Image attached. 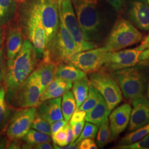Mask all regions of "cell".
Wrapping results in <instances>:
<instances>
[{"label": "cell", "instance_id": "7", "mask_svg": "<svg viewBox=\"0 0 149 149\" xmlns=\"http://www.w3.org/2000/svg\"><path fill=\"white\" fill-rule=\"evenodd\" d=\"M60 19L76 44L78 53L97 48L96 43L87 41L80 28L71 0H59Z\"/></svg>", "mask_w": 149, "mask_h": 149}, {"label": "cell", "instance_id": "13", "mask_svg": "<svg viewBox=\"0 0 149 149\" xmlns=\"http://www.w3.org/2000/svg\"><path fill=\"white\" fill-rule=\"evenodd\" d=\"M142 51L136 48L111 52L106 63L101 69L111 73L138 65L139 56Z\"/></svg>", "mask_w": 149, "mask_h": 149}, {"label": "cell", "instance_id": "14", "mask_svg": "<svg viewBox=\"0 0 149 149\" xmlns=\"http://www.w3.org/2000/svg\"><path fill=\"white\" fill-rule=\"evenodd\" d=\"M128 17L139 29L149 31V6L147 0H132L128 6Z\"/></svg>", "mask_w": 149, "mask_h": 149}, {"label": "cell", "instance_id": "5", "mask_svg": "<svg viewBox=\"0 0 149 149\" xmlns=\"http://www.w3.org/2000/svg\"><path fill=\"white\" fill-rule=\"evenodd\" d=\"M28 9L23 22L22 32L32 43L40 61L45 49L46 35L41 18L39 0L33 2Z\"/></svg>", "mask_w": 149, "mask_h": 149}, {"label": "cell", "instance_id": "49", "mask_svg": "<svg viewBox=\"0 0 149 149\" xmlns=\"http://www.w3.org/2000/svg\"><path fill=\"white\" fill-rule=\"evenodd\" d=\"M2 42H3V31H2L1 26H0V48L2 47Z\"/></svg>", "mask_w": 149, "mask_h": 149}, {"label": "cell", "instance_id": "43", "mask_svg": "<svg viewBox=\"0 0 149 149\" xmlns=\"http://www.w3.org/2000/svg\"><path fill=\"white\" fill-rule=\"evenodd\" d=\"M23 140H10L7 149H21L22 144Z\"/></svg>", "mask_w": 149, "mask_h": 149}, {"label": "cell", "instance_id": "26", "mask_svg": "<svg viewBox=\"0 0 149 149\" xmlns=\"http://www.w3.org/2000/svg\"><path fill=\"white\" fill-rule=\"evenodd\" d=\"M149 133V123L132 131L124 136L118 143L117 146L134 144L144 138Z\"/></svg>", "mask_w": 149, "mask_h": 149}, {"label": "cell", "instance_id": "12", "mask_svg": "<svg viewBox=\"0 0 149 149\" xmlns=\"http://www.w3.org/2000/svg\"><path fill=\"white\" fill-rule=\"evenodd\" d=\"M41 18L46 35V45L56 35L59 29V0H39Z\"/></svg>", "mask_w": 149, "mask_h": 149}, {"label": "cell", "instance_id": "29", "mask_svg": "<svg viewBox=\"0 0 149 149\" xmlns=\"http://www.w3.org/2000/svg\"><path fill=\"white\" fill-rule=\"evenodd\" d=\"M72 84L73 83L72 82L64 80L60 85L53 90L48 92H44L40 97V102H42L49 99L61 97L66 92L71 89L72 87Z\"/></svg>", "mask_w": 149, "mask_h": 149}, {"label": "cell", "instance_id": "36", "mask_svg": "<svg viewBox=\"0 0 149 149\" xmlns=\"http://www.w3.org/2000/svg\"><path fill=\"white\" fill-rule=\"evenodd\" d=\"M70 123L71 125L72 130L73 133V138L71 141V143H73L79 137L80 134L84 129L85 122V120H83L79 122Z\"/></svg>", "mask_w": 149, "mask_h": 149}, {"label": "cell", "instance_id": "48", "mask_svg": "<svg viewBox=\"0 0 149 149\" xmlns=\"http://www.w3.org/2000/svg\"><path fill=\"white\" fill-rule=\"evenodd\" d=\"M21 149H33V146L31 144H28L23 140V142L22 144Z\"/></svg>", "mask_w": 149, "mask_h": 149}, {"label": "cell", "instance_id": "17", "mask_svg": "<svg viewBox=\"0 0 149 149\" xmlns=\"http://www.w3.org/2000/svg\"><path fill=\"white\" fill-rule=\"evenodd\" d=\"M62 97L42 102L37 107V115L47 120L51 124L57 120H63L61 111Z\"/></svg>", "mask_w": 149, "mask_h": 149}, {"label": "cell", "instance_id": "19", "mask_svg": "<svg viewBox=\"0 0 149 149\" xmlns=\"http://www.w3.org/2000/svg\"><path fill=\"white\" fill-rule=\"evenodd\" d=\"M109 114L110 112L106 102L103 97L101 96L96 106L90 111L87 112L85 120L99 127L102 124L108 120Z\"/></svg>", "mask_w": 149, "mask_h": 149}, {"label": "cell", "instance_id": "37", "mask_svg": "<svg viewBox=\"0 0 149 149\" xmlns=\"http://www.w3.org/2000/svg\"><path fill=\"white\" fill-rule=\"evenodd\" d=\"M79 149H97L98 146L93 140L91 138H86L82 140L77 144Z\"/></svg>", "mask_w": 149, "mask_h": 149}, {"label": "cell", "instance_id": "39", "mask_svg": "<svg viewBox=\"0 0 149 149\" xmlns=\"http://www.w3.org/2000/svg\"><path fill=\"white\" fill-rule=\"evenodd\" d=\"M86 112L79 109H75L72 117L70 120V123H77L85 120Z\"/></svg>", "mask_w": 149, "mask_h": 149}, {"label": "cell", "instance_id": "20", "mask_svg": "<svg viewBox=\"0 0 149 149\" xmlns=\"http://www.w3.org/2000/svg\"><path fill=\"white\" fill-rule=\"evenodd\" d=\"M86 76V72L72 64L63 63L55 66L54 78H59L73 83L84 79Z\"/></svg>", "mask_w": 149, "mask_h": 149}, {"label": "cell", "instance_id": "21", "mask_svg": "<svg viewBox=\"0 0 149 149\" xmlns=\"http://www.w3.org/2000/svg\"><path fill=\"white\" fill-rule=\"evenodd\" d=\"M55 65L41 60L35 69L39 76L42 88V95L54 78Z\"/></svg>", "mask_w": 149, "mask_h": 149}, {"label": "cell", "instance_id": "30", "mask_svg": "<svg viewBox=\"0 0 149 149\" xmlns=\"http://www.w3.org/2000/svg\"><path fill=\"white\" fill-rule=\"evenodd\" d=\"M101 96L99 92L91 85L87 98L78 109L86 113L90 111L96 106Z\"/></svg>", "mask_w": 149, "mask_h": 149}, {"label": "cell", "instance_id": "35", "mask_svg": "<svg viewBox=\"0 0 149 149\" xmlns=\"http://www.w3.org/2000/svg\"><path fill=\"white\" fill-rule=\"evenodd\" d=\"M7 70L6 57L3 47L0 48V87L3 83V79Z\"/></svg>", "mask_w": 149, "mask_h": 149}, {"label": "cell", "instance_id": "6", "mask_svg": "<svg viewBox=\"0 0 149 149\" xmlns=\"http://www.w3.org/2000/svg\"><path fill=\"white\" fill-rule=\"evenodd\" d=\"M144 38L133 24L120 17L115 22L103 47L109 52H116L140 43Z\"/></svg>", "mask_w": 149, "mask_h": 149}, {"label": "cell", "instance_id": "51", "mask_svg": "<svg viewBox=\"0 0 149 149\" xmlns=\"http://www.w3.org/2000/svg\"><path fill=\"white\" fill-rule=\"evenodd\" d=\"M147 2H148V5L149 6V0H147Z\"/></svg>", "mask_w": 149, "mask_h": 149}, {"label": "cell", "instance_id": "25", "mask_svg": "<svg viewBox=\"0 0 149 149\" xmlns=\"http://www.w3.org/2000/svg\"><path fill=\"white\" fill-rule=\"evenodd\" d=\"M76 107L74 96L71 91L66 92L62 96L61 111L64 119L69 122Z\"/></svg>", "mask_w": 149, "mask_h": 149}, {"label": "cell", "instance_id": "11", "mask_svg": "<svg viewBox=\"0 0 149 149\" xmlns=\"http://www.w3.org/2000/svg\"><path fill=\"white\" fill-rule=\"evenodd\" d=\"M37 115L34 107L16 108L6 128V135L10 140H21L31 128Z\"/></svg>", "mask_w": 149, "mask_h": 149}, {"label": "cell", "instance_id": "46", "mask_svg": "<svg viewBox=\"0 0 149 149\" xmlns=\"http://www.w3.org/2000/svg\"><path fill=\"white\" fill-rule=\"evenodd\" d=\"M33 149H53V146L50 144V142H44L38 144L34 146Z\"/></svg>", "mask_w": 149, "mask_h": 149}, {"label": "cell", "instance_id": "4", "mask_svg": "<svg viewBox=\"0 0 149 149\" xmlns=\"http://www.w3.org/2000/svg\"><path fill=\"white\" fill-rule=\"evenodd\" d=\"M78 53L74 40L60 19L58 32L45 47L42 60L55 65L69 63L71 57Z\"/></svg>", "mask_w": 149, "mask_h": 149}, {"label": "cell", "instance_id": "8", "mask_svg": "<svg viewBox=\"0 0 149 149\" xmlns=\"http://www.w3.org/2000/svg\"><path fill=\"white\" fill-rule=\"evenodd\" d=\"M91 85L94 87L106 102L109 111H112L122 101V92L111 74L103 69L89 74Z\"/></svg>", "mask_w": 149, "mask_h": 149}, {"label": "cell", "instance_id": "45", "mask_svg": "<svg viewBox=\"0 0 149 149\" xmlns=\"http://www.w3.org/2000/svg\"><path fill=\"white\" fill-rule=\"evenodd\" d=\"M7 136L6 134L0 133V149H6L8 141L7 138Z\"/></svg>", "mask_w": 149, "mask_h": 149}, {"label": "cell", "instance_id": "27", "mask_svg": "<svg viewBox=\"0 0 149 149\" xmlns=\"http://www.w3.org/2000/svg\"><path fill=\"white\" fill-rule=\"evenodd\" d=\"M22 140L28 144H31L33 147L38 144L44 142H51L52 136L31 128L27 134Z\"/></svg>", "mask_w": 149, "mask_h": 149}, {"label": "cell", "instance_id": "47", "mask_svg": "<svg viewBox=\"0 0 149 149\" xmlns=\"http://www.w3.org/2000/svg\"><path fill=\"white\" fill-rule=\"evenodd\" d=\"M73 138V133L72 130L71 125L70 123L67 124V139H66V144L68 145L71 143Z\"/></svg>", "mask_w": 149, "mask_h": 149}, {"label": "cell", "instance_id": "40", "mask_svg": "<svg viewBox=\"0 0 149 149\" xmlns=\"http://www.w3.org/2000/svg\"><path fill=\"white\" fill-rule=\"evenodd\" d=\"M65 120H59L51 124V130H52V136L54 135L56 133H57L60 129L64 127L67 123Z\"/></svg>", "mask_w": 149, "mask_h": 149}, {"label": "cell", "instance_id": "23", "mask_svg": "<svg viewBox=\"0 0 149 149\" xmlns=\"http://www.w3.org/2000/svg\"><path fill=\"white\" fill-rule=\"evenodd\" d=\"M90 85V81L87 76L81 80L73 82L72 92L76 101V109H78L87 98Z\"/></svg>", "mask_w": 149, "mask_h": 149}, {"label": "cell", "instance_id": "18", "mask_svg": "<svg viewBox=\"0 0 149 149\" xmlns=\"http://www.w3.org/2000/svg\"><path fill=\"white\" fill-rule=\"evenodd\" d=\"M23 33L21 27L15 26L9 30L6 44L7 68L13 63L23 43Z\"/></svg>", "mask_w": 149, "mask_h": 149}, {"label": "cell", "instance_id": "9", "mask_svg": "<svg viewBox=\"0 0 149 149\" xmlns=\"http://www.w3.org/2000/svg\"><path fill=\"white\" fill-rule=\"evenodd\" d=\"M41 96L40 79L34 70L18 88L11 105L16 108H37L41 103Z\"/></svg>", "mask_w": 149, "mask_h": 149}, {"label": "cell", "instance_id": "34", "mask_svg": "<svg viewBox=\"0 0 149 149\" xmlns=\"http://www.w3.org/2000/svg\"><path fill=\"white\" fill-rule=\"evenodd\" d=\"M117 149H149V133L144 138L134 144L119 146L114 148Z\"/></svg>", "mask_w": 149, "mask_h": 149}, {"label": "cell", "instance_id": "1", "mask_svg": "<svg viewBox=\"0 0 149 149\" xmlns=\"http://www.w3.org/2000/svg\"><path fill=\"white\" fill-rule=\"evenodd\" d=\"M39 62L32 43L26 39L13 63L7 68L3 81L6 100L9 104L11 105L18 88L36 69Z\"/></svg>", "mask_w": 149, "mask_h": 149}, {"label": "cell", "instance_id": "50", "mask_svg": "<svg viewBox=\"0 0 149 149\" xmlns=\"http://www.w3.org/2000/svg\"><path fill=\"white\" fill-rule=\"evenodd\" d=\"M146 92H147V97L149 99V81L147 86V88H146Z\"/></svg>", "mask_w": 149, "mask_h": 149}, {"label": "cell", "instance_id": "24", "mask_svg": "<svg viewBox=\"0 0 149 149\" xmlns=\"http://www.w3.org/2000/svg\"><path fill=\"white\" fill-rule=\"evenodd\" d=\"M17 5L15 0H0V26H5L15 16Z\"/></svg>", "mask_w": 149, "mask_h": 149}, {"label": "cell", "instance_id": "31", "mask_svg": "<svg viewBox=\"0 0 149 149\" xmlns=\"http://www.w3.org/2000/svg\"><path fill=\"white\" fill-rule=\"evenodd\" d=\"M98 130V127L95 124L87 122L85 124L84 129L80 134L79 137L73 143L77 144L81 141H82L85 139L91 138L94 139L96 138Z\"/></svg>", "mask_w": 149, "mask_h": 149}, {"label": "cell", "instance_id": "15", "mask_svg": "<svg viewBox=\"0 0 149 149\" xmlns=\"http://www.w3.org/2000/svg\"><path fill=\"white\" fill-rule=\"evenodd\" d=\"M132 107L129 103H124L114 108L109 114V125L111 129L112 137L113 141L118 135L123 132L130 122L132 113Z\"/></svg>", "mask_w": 149, "mask_h": 149}, {"label": "cell", "instance_id": "38", "mask_svg": "<svg viewBox=\"0 0 149 149\" xmlns=\"http://www.w3.org/2000/svg\"><path fill=\"white\" fill-rule=\"evenodd\" d=\"M138 65L149 66V48L143 50L139 56Z\"/></svg>", "mask_w": 149, "mask_h": 149}, {"label": "cell", "instance_id": "10", "mask_svg": "<svg viewBox=\"0 0 149 149\" xmlns=\"http://www.w3.org/2000/svg\"><path fill=\"white\" fill-rule=\"evenodd\" d=\"M111 52L104 47L93 48L74 54L68 64L74 65L86 74L93 73L101 69Z\"/></svg>", "mask_w": 149, "mask_h": 149}, {"label": "cell", "instance_id": "41", "mask_svg": "<svg viewBox=\"0 0 149 149\" xmlns=\"http://www.w3.org/2000/svg\"><path fill=\"white\" fill-rule=\"evenodd\" d=\"M117 11H121L125 3V0H106Z\"/></svg>", "mask_w": 149, "mask_h": 149}, {"label": "cell", "instance_id": "2", "mask_svg": "<svg viewBox=\"0 0 149 149\" xmlns=\"http://www.w3.org/2000/svg\"><path fill=\"white\" fill-rule=\"evenodd\" d=\"M80 27L87 41H101L105 34V24L97 0H71Z\"/></svg>", "mask_w": 149, "mask_h": 149}, {"label": "cell", "instance_id": "42", "mask_svg": "<svg viewBox=\"0 0 149 149\" xmlns=\"http://www.w3.org/2000/svg\"><path fill=\"white\" fill-rule=\"evenodd\" d=\"M63 81H64V80H63V79H59V78H54L53 81L48 85L46 90L44 92H50L51 91L53 90L55 88L58 87L60 85Z\"/></svg>", "mask_w": 149, "mask_h": 149}, {"label": "cell", "instance_id": "28", "mask_svg": "<svg viewBox=\"0 0 149 149\" xmlns=\"http://www.w3.org/2000/svg\"><path fill=\"white\" fill-rule=\"evenodd\" d=\"M96 139L98 148H103L107 144L112 141V133L109 122L108 120L99 127Z\"/></svg>", "mask_w": 149, "mask_h": 149}, {"label": "cell", "instance_id": "3", "mask_svg": "<svg viewBox=\"0 0 149 149\" xmlns=\"http://www.w3.org/2000/svg\"><path fill=\"white\" fill-rule=\"evenodd\" d=\"M110 74L127 99L132 101L145 95L149 78L143 66H134Z\"/></svg>", "mask_w": 149, "mask_h": 149}, {"label": "cell", "instance_id": "22", "mask_svg": "<svg viewBox=\"0 0 149 149\" xmlns=\"http://www.w3.org/2000/svg\"><path fill=\"white\" fill-rule=\"evenodd\" d=\"M15 109L6 101L5 90L2 85L0 87V133L7 128Z\"/></svg>", "mask_w": 149, "mask_h": 149}, {"label": "cell", "instance_id": "32", "mask_svg": "<svg viewBox=\"0 0 149 149\" xmlns=\"http://www.w3.org/2000/svg\"><path fill=\"white\" fill-rule=\"evenodd\" d=\"M31 128L49 136H52L51 124L38 115H36L33 121Z\"/></svg>", "mask_w": 149, "mask_h": 149}, {"label": "cell", "instance_id": "16", "mask_svg": "<svg viewBox=\"0 0 149 149\" xmlns=\"http://www.w3.org/2000/svg\"><path fill=\"white\" fill-rule=\"evenodd\" d=\"M132 101L129 130L133 131L149 123V99L144 95Z\"/></svg>", "mask_w": 149, "mask_h": 149}, {"label": "cell", "instance_id": "33", "mask_svg": "<svg viewBox=\"0 0 149 149\" xmlns=\"http://www.w3.org/2000/svg\"><path fill=\"white\" fill-rule=\"evenodd\" d=\"M67 124L57 133L52 136L53 145H56L58 147H63L67 145Z\"/></svg>", "mask_w": 149, "mask_h": 149}, {"label": "cell", "instance_id": "44", "mask_svg": "<svg viewBox=\"0 0 149 149\" xmlns=\"http://www.w3.org/2000/svg\"><path fill=\"white\" fill-rule=\"evenodd\" d=\"M148 48H149V32L148 35L146 37L144 38L143 40L141 41V43L140 44V45L135 48L140 51H143L145 49Z\"/></svg>", "mask_w": 149, "mask_h": 149}]
</instances>
